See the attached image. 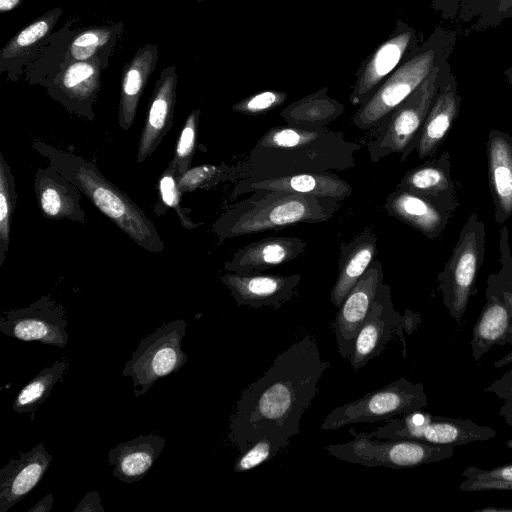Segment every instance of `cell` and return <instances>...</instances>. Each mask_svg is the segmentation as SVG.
<instances>
[{
    "instance_id": "cell-1",
    "label": "cell",
    "mask_w": 512,
    "mask_h": 512,
    "mask_svg": "<svg viewBox=\"0 0 512 512\" xmlns=\"http://www.w3.org/2000/svg\"><path fill=\"white\" fill-rule=\"evenodd\" d=\"M329 367L313 334L293 342L241 392L228 425V441L241 451L266 432L290 439L299 434L303 413Z\"/></svg>"
},
{
    "instance_id": "cell-2",
    "label": "cell",
    "mask_w": 512,
    "mask_h": 512,
    "mask_svg": "<svg viewBox=\"0 0 512 512\" xmlns=\"http://www.w3.org/2000/svg\"><path fill=\"white\" fill-rule=\"evenodd\" d=\"M361 146L327 126L270 128L241 164L245 178L336 173L355 167Z\"/></svg>"
},
{
    "instance_id": "cell-3",
    "label": "cell",
    "mask_w": 512,
    "mask_h": 512,
    "mask_svg": "<svg viewBox=\"0 0 512 512\" xmlns=\"http://www.w3.org/2000/svg\"><path fill=\"white\" fill-rule=\"evenodd\" d=\"M33 148L75 185L91 203L141 248L160 253L165 245L146 213L97 166L82 156L35 140Z\"/></svg>"
},
{
    "instance_id": "cell-4",
    "label": "cell",
    "mask_w": 512,
    "mask_h": 512,
    "mask_svg": "<svg viewBox=\"0 0 512 512\" xmlns=\"http://www.w3.org/2000/svg\"><path fill=\"white\" fill-rule=\"evenodd\" d=\"M341 202L284 190H257L229 206L213 223L221 239L285 229L300 223L330 220Z\"/></svg>"
},
{
    "instance_id": "cell-5",
    "label": "cell",
    "mask_w": 512,
    "mask_h": 512,
    "mask_svg": "<svg viewBox=\"0 0 512 512\" xmlns=\"http://www.w3.org/2000/svg\"><path fill=\"white\" fill-rule=\"evenodd\" d=\"M457 31L436 27L423 43L413 49L398 68L380 85L353 116L361 130L378 127L427 78L447 62L457 43Z\"/></svg>"
},
{
    "instance_id": "cell-6",
    "label": "cell",
    "mask_w": 512,
    "mask_h": 512,
    "mask_svg": "<svg viewBox=\"0 0 512 512\" xmlns=\"http://www.w3.org/2000/svg\"><path fill=\"white\" fill-rule=\"evenodd\" d=\"M352 439L326 445L327 452L342 461L366 467L391 469L415 468L451 458L454 447L439 446L415 440H393L369 437L366 432L350 429Z\"/></svg>"
},
{
    "instance_id": "cell-7",
    "label": "cell",
    "mask_w": 512,
    "mask_h": 512,
    "mask_svg": "<svg viewBox=\"0 0 512 512\" xmlns=\"http://www.w3.org/2000/svg\"><path fill=\"white\" fill-rule=\"evenodd\" d=\"M440 67H435L423 83L376 127L379 132L367 145L372 162L377 163L392 153L401 154V161H405L416 149L437 94Z\"/></svg>"
},
{
    "instance_id": "cell-8",
    "label": "cell",
    "mask_w": 512,
    "mask_h": 512,
    "mask_svg": "<svg viewBox=\"0 0 512 512\" xmlns=\"http://www.w3.org/2000/svg\"><path fill=\"white\" fill-rule=\"evenodd\" d=\"M428 405L422 383H412L401 377L361 398L334 408L327 414L320 428L337 430L349 424L375 423L389 420Z\"/></svg>"
},
{
    "instance_id": "cell-9",
    "label": "cell",
    "mask_w": 512,
    "mask_h": 512,
    "mask_svg": "<svg viewBox=\"0 0 512 512\" xmlns=\"http://www.w3.org/2000/svg\"><path fill=\"white\" fill-rule=\"evenodd\" d=\"M187 323L170 321L156 328L139 342L122 374L131 377L134 395H144L156 381L179 371L187 362L182 341Z\"/></svg>"
},
{
    "instance_id": "cell-10",
    "label": "cell",
    "mask_w": 512,
    "mask_h": 512,
    "mask_svg": "<svg viewBox=\"0 0 512 512\" xmlns=\"http://www.w3.org/2000/svg\"><path fill=\"white\" fill-rule=\"evenodd\" d=\"M369 437L415 440L439 446H459L496 437L494 429L466 418L436 416L422 410L387 420L369 432Z\"/></svg>"
},
{
    "instance_id": "cell-11",
    "label": "cell",
    "mask_w": 512,
    "mask_h": 512,
    "mask_svg": "<svg viewBox=\"0 0 512 512\" xmlns=\"http://www.w3.org/2000/svg\"><path fill=\"white\" fill-rule=\"evenodd\" d=\"M484 248V224L476 214H472L460 233L451 257L438 275L442 303L458 324L461 323L473 294Z\"/></svg>"
},
{
    "instance_id": "cell-12",
    "label": "cell",
    "mask_w": 512,
    "mask_h": 512,
    "mask_svg": "<svg viewBox=\"0 0 512 512\" xmlns=\"http://www.w3.org/2000/svg\"><path fill=\"white\" fill-rule=\"evenodd\" d=\"M419 322L418 314L407 311L406 315L402 316L394 309L390 287L382 283L356 335L353 354L349 360L353 370H359L369 360L383 353L392 339H400L405 348L404 331L410 334Z\"/></svg>"
},
{
    "instance_id": "cell-13",
    "label": "cell",
    "mask_w": 512,
    "mask_h": 512,
    "mask_svg": "<svg viewBox=\"0 0 512 512\" xmlns=\"http://www.w3.org/2000/svg\"><path fill=\"white\" fill-rule=\"evenodd\" d=\"M0 331L21 341L64 348L68 341L66 308L50 296H42L27 307L4 311Z\"/></svg>"
},
{
    "instance_id": "cell-14",
    "label": "cell",
    "mask_w": 512,
    "mask_h": 512,
    "mask_svg": "<svg viewBox=\"0 0 512 512\" xmlns=\"http://www.w3.org/2000/svg\"><path fill=\"white\" fill-rule=\"evenodd\" d=\"M418 45V32L398 19L390 36L358 68L350 94L351 104L365 103Z\"/></svg>"
},
{
    "instance_id": "cell-15",
    "label": "cell",
    "mask_w": 512,
    "mask_h": 512,
    "mask_svg": "<svg viewBox=\"0 0 512 512\" xmlns=\"http://www.w3.org/2000/svg\"><path fill=\"white\" fill-rule=\"evenodd\" d=\"M383 283V268L379 260H373L368 269L350 290L332 323L338 352L342 358L350 360L356 335L375 300Z\"/></svg>"
},
{
    "instance_id": "cell-16",
    "label": "cell",
    "mask_w": 512,
    "mask_h": 512,
    "mask_svg": "<svg viewBox=\"0 0 512 512\" xmlns=\"http://www.w3.org/2000/svg\"><path fill=\"white\" fill-rule=\"evenodd\" d=\"M220 280L229 289L238 306H269L279 309L295 296L302 276L228 272Z\"/></svg>"
},
{
    "instance_id": "cell-17",
    "label": "cell",
    "mask_w": 512,
    "mask_h": 512,
    "mask_svg": "<svg viewBox=\"0 0 512 512\" xmlns=\"http://www.w3.org/2000/svg\"><path fill=\"white\" fill-rule=\"evenodd\" d=\"M103 68L100 59L69 63L56 76L49 93L70 113L93 121V105L100 88Z\"/></svg>"
},
{
    "instance_id": "cell-18",
    "label": "cell",
    "mask_w": 512,
    "mask_h": 512,
    "mask_svg": "<svg viewBox=\"0 0 512 512\" xmlns=\"http://www.w3.org/2000/svg\"><path fill=\"white\" fill-rule=\"evenodd\" d=\"M460 103L457 79L447 61L440 67L437 94L424 121L416 147L420 159L431 157L438 151L457 119Z\"/></svg>"
},
{
    "instance_id": "cell-19",
    "label": "cell",
    "mask_w": 512,
    "mask_h": 512,
    "mask_svg": "<svg viewBox=\"0 0 512 512\" xmlns=\"http://www.w3.org/2000/svg\"><path fill=\"white\" fill-rule=\"evenodd\" d=\"M178 76L176 66L160 73L150 99L148 113L139 139L136 163L144 162L169 132L174 118Z\"/></svg>"
},
{
    "instance_id": "cell-20",
    "label": "cell",
    "mask_w": 512,
    "mask_h": 512,
    "mask_svg": "<svg viewBox=\"0 0 512 512\" xmlns=\"http://www.w3.org/2000/svg\"><path fill=\"white\" fill-rule=\"evenodd\" d=\"M52 455L43 442L20 452L0 470V512H6L25 498L42 480Z\"/></svg>"
},
{
    "instance_id": "cell-21",
    "label": "cell",
    "mask_w": 512,
    "mask_h": 512,
    "mask_svg": "<svg viewBox=\"0 0 512 512\" xmlns=\"http://www.w3.org/2000/svg\"><path fill=\"white\" fill-rule=\"evenodd\" d=\"M257 190H284L342 202L352 194V186L336 173H302L269 179H241L231 193L233 197Z\"/></svg>"
},
{
    "instance_id": "cell-22",
    "label": "cell",
    "mask_w": 512,
    "mask_h": 512,
    "mask_svg": "<svg viewBox=\"0 0 512 512\" xmlns=\"http://www.w3.org/2000/svg\"><path fill=\"white\" fill-rule=\"evenodd\" d=\"M33 188L39 210L45 218L86 223V214L81 206L82 192L50 165L37 170Z\"/></svg>"
},
{
    "instance_id": "cell-23",
    "label": "cell",
    "mask_w": 512,
    "mask_h": 512,
    "mask_svg": "<svg viewBox=\"0 0 512 512\" xmlns=\"http://www.w3.org/2000/svg\"><path fill=\"white\" fill-rule=\"evenodd\" d=\"M307 242L297 236H272L254 241L233 253L224 269L239 274L260 273L302 255Z\"/></svg>"
},
{
    "instance_id": "cell-24",
    "label": "cell",
    "mask_w": 512,
    "mask_h": 512,
    "mask_svg": "<svg viewBox=\"0 0 512 512\" xmlns=\"http://www.w3.org/2000/svg\"><path fill=\"white\" fill-rule=\"evenodd\" d=\"M384 208L388 215L410 225L429 239L442 234L452 215L427 197L398 187L387 196Z\"/></svg>"
},
{
    "instance_id": "cell-25",
    "label": "cell",
    "mask_w": 512,
    "mask_h": 512,
    "mask_svg": "<svg viewBox=\"0 0 512 512\" xmlns=\"http://www.w3.org/2000/svg\"><path fill=\"white\" fill-rule=\"evenodd\" d=\"M450 166V154L444 151L439 158L408 171L397 187L417 192L453 214L459 201Z\"/></svg>"
},
{
    "instance_id": "cell-26",
    "label": "cell",
    "mask_w": 512,
    "mask_h": 512,
    "mask_svg": "<svg viewBox=\"0 0 512 512\" xmlns=\"http://www.w3.org/2000/svg\"><path fill=\"white\" fill-rule=\"evenodd\" d=\"M165 445L166 439L153 433L119 443L108 453L112 475L127 484L140 481L151 470Z\"/></svg>"
},
{
    "instance_id": "cell-27",
    "label": "cell",
    "mask_w": 512,
    "mask_h": 512,
    "mask_svg": "<svg viewBox=\"0 0 512 512\" xmlns=\"http://www.w3.org/2000/svg\"><path fill=\"white\" fill-rule=\"evenodd\" d=\"M487 152L495 219L501 224L512 214V137L506 132L491 130Z\"/></svg>"
},
{
    "instance_id": "cell-28",
    "label": "cell",
    "mask_w": 512,
    "mask_h": 512,
    "mask_svg": "<svg viewBox=\"0 0 512 512\" xmlns=\"http://www.w3.org/2000/svg\"><path fill=\"white\" fill-rule=\"evenodd\" d=\"M158 57L157 45L148 43L139 47L123 68L118 108V124L123 130L130 129L134 122L139 100Z\"/></svg>"
},
{
    "instance_id": "cell-29",
    "label": "cell",
    "mask_w": 512,
    "mask_h": 512,
    "mask_svg": "<svg viewBox=\"0 0 512 512\" xmlns=\"http://www.w3.org/2000/svg\"><path fill=\"white\" fill-rule=\"evenodd\" d=\"M377 252V237L367 228L340 247L338 276L330 293L331 303L339 308L350 290L368 269Z\"/></svg>"
},
{
    "instance_id": "cell-30",
    "label": "cell",
    "mask_w": 512,
    "mask_h": 512,
    "mask_svg": "<svg viewBox=\"0 0 512 512\" xmlns=\"http://www.w3.org/2000/svg\"><path fill=\"white\" fill-rule=\"evenodd\" d=\"M486 299L472 331L471 350L476 362L495 345L512 346V321L507 308L496 298Z\"/></svg>"
},
{
    "instance_id": "cell-31",
    "label": "cell",
    "mask_w": 512,
    "mask_h": 512,
    "mask_svg": "<svg viewBox=\"0 0 512 512\" xmlns=\"http://www.w3.org/2000/svg\"><path fill=\"white\" fill-rule=\"evenodd\" d=\"M344 110V104L330 97L328 88L323 87L286 106L280 116L290 126H327L338 119Z\"/></svg>"
},
{
    "instance_id": "cell-32",
    "label": "cell",
    "mask_w": 512,
    "mask_h": 512,
    "mask_svg": "<svg viewBox=\"0 0 512 512\" xmlns=\"http://www.w3.org/2000/svg\"><path fill=\"white\" fill-rule=\"evenodd\" d=\"M61 8H54L31 22L12 37L0 51V72L14 69L32 54L37 45L51 32L62 15Z\"/></svg>"
},
{
    "instance_id": "cell-33",
    "label": "cell",
    "mask_w": 512,
    "mask_h": 512,
    "mask_svg": "<svg viewBox=\"0 0 512 512\" xmlns=\"http://www.w3.org/2000/svg\"><path fill=\"white\" fill-rule=\"evenodd\" d=\"M68 367V360L63 357L41 370L18 392L12 405L13 410L20 414L28 413L33 419L35 411L63 380Z\"/></svg>"
},
{
    "instance_id": "cell-34",
    "label": "cell",
    "mask_w": 512,
    "mask_h": 512,
    "mask_svg": "<svg viewBox=\"0 0 512 512\" xmlns=\"http://www.w3.org/2000/svg\"><path fill=\"white\" fill-rule=\"evenodd\" d=\"M122 29V23H117L113 26L95 27L79 33L68 46L65 65L76 61L101 60L103 55H108L114 47Z\"/></svg>"
},
{
    "instance_id": "cell-35",
    "label": "cell",
    "mask_w": 512,
    "mask_h": 512,
    "mask_svg": "<svg viewBox=\"0 0 512 512\" xmlns=\"http://www.w3.org/2000/svg\"><path fill=\"white\" fill-rule=\"evenodd\" d=\"M512 18V0H467L461 7L457 19L472 24L467 32H479L499 26Z\"/></svg>"
},
{
    "instance_id": "cell-36",
    "label": "cell",
    "mask_w": 512,
    "mask_h": 512,
    "mask_svg": "<svg viewBox=\"0 0 512 512\" xmlns=\"http://www.w3.org/2000/svg\"><path fill=\"white\" fill-rule=\"evenodd\" d=\"M244 169L241 164L229 166L227 164H202L190 167L179 177V188L182 193L196 189H210L223 181L244 179Z\"/></svg>"
},
{
    "instance_id": "cell-37",
    "label": "cell",
    "mask_w": 512,
    "mask_h": 512,
    "mask_svg": "<svg viewBox=\"0 0 512 512\" xmlns=\"http://www.w3.org/2000/svg\"><path fill=\"white\" fill-rule=\"evenodd\" d=\"M290 444V438L273 432H266L250 443L234 463L235 472H247L271 460L278 453L285 450Z\"/></svg>"
},
{
    "instance_id": "cell-38",
    "label": "cell",
    "mask_w": 512,
    "mask_h": 512,
    "mask_svg": "<svg viewBox=\"0 0 512 512\" xmlns=\"http://www.w3.org/2000/svg\"><path fill=\"white\" fill-rule=\"evenodd\" d=\"M16 202L15 178L0 152V266L9 250L11 222Z\"/></svg>"
},
{
    "instance_id": "cell-39",
    "label": "cell",
    "mask_w": 512,
    "mask_h": 512,
    "mask_svg": "<svg viewBox=\"0 0 512 512\" xmlns=\"http://www.w3.org/2000/svg\"><path fill=\"white\" fill-rule=\"evenodd\" d=\"M506 236V229H502L500 241L502 267L498 273L488 277L486 297H493L502 302L512 321V261Z\"/></svg>"
},
{
    "instance_id": "cell-40",
    "label": "cell",
    "mask_w": 512,
    "mask_h": 512,
    "mask_svg": "<svg viewBox=\"0 0 512 512\" xmlns=\"http://www.w3.org/2000/svg\"><path fill=\"white\" fill-rule=\"evenodd\" d=\"M180 175L181 174L178 172V169L171 161L158 178L159 198L164 206L176 211L177 217L183 227L187 229H194L202 223H194L189 217H187L185 210L181 207L180 199L182 192L180 191L178 184Z\"/></svg>"
},
{
    "instance_id": "cell-41",
    "label": "cell",
    "mask_w": 512,
    "mask_h": 512,
    "mask_svg": "<svg viewBox=\"0 0 512 512\" xmlns=\"http://www.w3.org/2000/svg\"><path fill=\"white\" fill-rule=\"evenodd\" d=\"M200 114L201 110L199 108L189 113L178 137L174 157L171 161L180 174L191 167L196 148Z\"/></svg>"
},
{
    "instance_id": "cell-42",
    "label": "cell",
    "mask_w": 512,
    "mask_h": 512,
    "mask_svg": "<svg viewBox=\"0 0 512 512\" xmlns=\"http://www.w3.org/2000/svg\"><path fill=\"white\" fill-rule=\"evenodd\" d=\"M287 97V93L280 90L261 91L235 103L232 111L249 116L263 115L283 105Z\"/></svg>"
},
{
    "instance_id": "cell-43",
    "label": "cell",
    "mask_w": 512,
    "mask_h": 512,
    "mask_svg": "<svg viewBox=\"0 0 512 512\" xmlns=\"http://www.w3.org/2000/svg\"><path fill=\"white\" fill-rule=\"evenodd\" d=\"M462 476L465 480L460 484V490L463 492H478L479 487L487 483H512V463L488 470L469 466L462 472Z\"/></svg>"
},
{
    "instance_id": "cell-44",
    "label": "cell",
    "mask_w": 512,
    "mask_h": 512,
    "mask_svg": "<svg viewBox=\"0 0 512 512\" xmlns=\"http://www.w3.org/2000/svg\"><path fill=\"white\" fill-rule=\"evenodd\" d=\"M502 400H512V368L484 389Z\"/></svg>"
},
{
    "instance_id": "cell-45",
    "label": "cell",
    "mask_w": 512,
    "mask_h": 512,
    "mask_svg": "<svg viewBox=\"0 0 512 512\" xmlns=\"http://www.w3.org/2000/svg\"><path fill=\"white\" fill-rule=\"evenodd\" d=\"M432 7L445 20L457 18L460 11L458 0H432Z\"/></svg>"
},
{
    "instance_id": "cell-46",
    "label": "cell",
    "mask_w": 512,
    "mask_h": 512,
    "mask_svg": "<svg viewBox=\"0 0 512 512\" xmlns=\"http://www.w3.org/2000/svg\"><path fill=\"white\" fill-rule=\"evenodd\" d=\"M73 512H104L99 493L96 490L88 492Z\"/></svg>"
},
{
    "instance_id": "cell-47",
    "label": "cell",
    "mask_w": 512,
    "mask_h": 512,
    "mask_svg": "<svg viewBox=\"0 0 512 512\" xmlns=\"http://www.w3.org/2000/svg\"><path fill=\"white\" fill-rule=\"evenodd\" d=\"M54 497L52 493L45 495L28 512H49L52 508Z\"/></svg>"
},
{
    "instance_id": "cell-48",
    "label": "cell",
    "mask_w": 512,
    "mask_h": 512,
    "mask_svg": "<svg viewBox=\"0 0 512 512\" xmlns=\"http://www.w3.org/2000/svg\"><path fill=\"white\" fill-rule=\"evenodd\" d=\"M498 414L512 428V400H504V404L500 407Z\"/></svg>"
},
{
    "instance_id": "cell-49",
    "label": "cell",
    "mask_w": 512,
    "mask_h": 512,
    "mask_svg": "<svg viewBox=\"0 0 512 512\" xmlns=\"http://www.w3.org/2000/svg\"><path fill=\"white\" fill-rule=\"evenodd\" d=\"M488 490H510L512 491V483L508 482H491L479 487L478 491Z\"/></svg>"
},
{
    "instance_id": "cell-50",
    "label": "cell",
    "mask_w": 512,
    "mask_h": 512,
    "mask_svg": "<svg viewBox=\"0 0 512 512\" xmlns=\"http://www.w3.org/2000/svg\"><path fill=\"white\" fill-rule=\"evenodd\" d=\"M22 0H0V12L6 13L16 8Z\"/></svg>"
},
{
    "instance_id": "cell-51",
    "label": "cell",
    "mask_w": 512,
    "mask_h": 512,
    "mask_svg": "<svg viewBox=\"0 0 512 512\" xmlns=\"http://www.w3.org/2000/svg\"><path fill=\"white\" fill-rule=\"evenodd\" d=\"M475 512H512V508L509 507H495L488 506L475 510Z\"/></svg>"
},
{
    "instance_id": "cell-52",
    "label": "cell",
    "mask_w": 512,
    "mask_h": 512,
    "mask_svg": "<svg viewBox=\"0 0 512 512\" xmlns=\"http://www.w3.org/2000/svg\"><path fill=\"white\" fill-rule=\"evenodd\" d=\"M504 76L506 78L507 83L512 86V66H510L504 71Z\"/></svg>"
},
{
    "instance_id": "cell-53",
    "label": "cell",
    "mask_w": 512,
    "mask_h": 512,
    "mask_svg": "<svg viewBox=\"0 0 512 512\" xmlns=\"http://www.w3.org/2000/svg\"><path fill=\"white\" fill-rule=\"evenodd\" d=\"M458 1H459V3H460V7H461V5H462L464 2H466L467 0H458Z\"/></svg>"
},
{
    "instance_id": "cell-54",
    "label": "cell",
    "mask_w": 512,
    "mask_h": 512,
    "mask_svg": "<svg viewBox=\"0 0 512 512\" xmlns=\"http://www.w3.org/2000/svg\"><path fill=\"white\" fill-rule=\"evenodd\" d=\"M196 2H201L202 0H195Z\"/></svg>"
}]
</instances>
